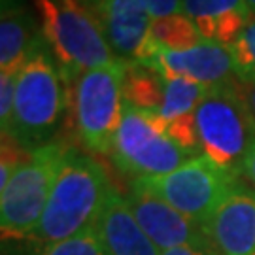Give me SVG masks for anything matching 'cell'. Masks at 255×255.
I'll return each mask as SVG.
<instances>
[{"label":"cell","mask_w":255,"mask_h":255,"mask_svg":"<svg viewBox=\"0 0 255 255\" xmlns=\"http://www.w3.org/2000/svg\"><path fill=\"white\" fill-rule=\"evenodd\" d=\"M144 66L153 68L164 78L178 76L208 89L238 82L231 49L208 40L185 51H172L153 42L151 57Z\"/></svg>","instance_id":"obj_12"},{"label":"cell","mask_w":255,"mask_h":255,"mask_svg":"<svg viewBox=\"0 0 255 255\" xmlns=\"http://www.w3.org/2000/svg\"><path fill=\"white\" fill-rule=\"evenodd\" d=\"M68 106L70 85L40 36L19 70L9 127L2 134L13 138L27 151L44 147L57 140Z\"/></svg>","instance_id":"obj_1"},{"label":"cell","mask_w":255,"mask_h":255,"mask_svg":"<svg viewBox=\"0 0 255 255\" xmlns=\"http://www.w3.org/2000/svg\"><path fill=\"white\" fill-rule=\"evenodd\" d=\"M237 180L238 178L221 170L206 157L197 155L174 172L140 178L138 182L202 227L221 197Z\"/></svg>","instance_id":"obj_8"},{"label":"cell","mask_w":255,"mask_h":255,"mask_svg":"<svg viewBox=\"0 0 255 255\" xmlns=\"http://www.w3.org/2000/svg\"><path fill=\"white\" fill-rule=\"evenodd\" d=\"M242 83V91L246 95L248 102H250V106L254 110L255 114V82H240Z\"/></svg>","instance_id":"obj_26"},{"label":"cell","mask_w":255,"mask_h":255,"mask_svg":"<svg viewBox=\"0 0 255 255\" xmlns=\"http://www.w3.org/2000/svg\"><path fill=\"white\" fill-rule=\"evenodd\" d=\"M2 155H0V189H4L8 182L13 178V174L28 161L32 151H27L21 147L8 134H2Z\"/></svg>","instance_id":"obj_21"},{"label":"cell","mask_w":255,"mask_h":255,"mask_svg":"<svg viewBox=\"0 0 255 255\" xmlns=\"http://www.w3.org/2000/svg\"><path fill=\"white\" fill-rule=\"evenodd\" d=\"M182 13L197 25L204 40L227 47L237 42L254 17L246 0H183Z\"/></svg>","instance_id":"obj_15"},{"label":"cell","mask_w":255,"mask_h":255,"mask_svg":"<svg viewBox=\"0 0 255 255\" xmlns=\"http://www.w3.org/2000/svg\"><path fill=\"white\" fill-rule=\"evenodd\" d=\"M164 99V76L144 64H130L123 78L125 106L142 112H159Z\"/></svg>","instance_id":"obj_17"},{"label":"cell","mask_w":255,"mask_h":255,"mask_svg":"<svg viewBox=\"0 0 255 255\" xmlns=\"http://www.w3.org/2000/svg\"><path fill=\"white\" fill-rule=\"evenodd\" d=\"M110 155L123 172L134 176L132 180L164 176L197 157L166 134L159 112H142L128 106H125Z\"/></svg>","instance_id":"obj_7"},{"label":"cell","mask_w":255,"mask_h":255,"mask_svg":"<svg viewBox=\"0 0 255 255\" xmlns=\"http://www.w3.org/2000/svg\"><path fill=\"white\" fill-rule=\"evenodd\" d=\"M246 4H248V8H250V13L255 17V0H246Z\"/></svg>","instance_id":"obj_28"},{"label":"cell","mask_w":255,"mask_h":255,"mask_svg":"<svg viewBox=\"0 0 255 255\" xmlns=\"http://www.w3.org/2000/svg\"><path fill=\"white\" fill-rule=\"evenodd\" d=\"M68 147L57 138L34 149L8 185L0 189V231L4 240H30L36 233Z\"/></svg>","instance_id":"obj_6"},{"label":"cell","mask_w":255,"mask_h":255,"mask_svg":"<svg viewBox=\"0 0 255 255\" xmlns=\"http://www.w3.org/2000/svg\"><path fill=\"white\" fill-rule=\"evenodd\" d=\"M151 38L155 44L172 51H185L206 42L197 25L185 13H176L153 21Z\"/></svg>","instance_id":"obj_18"},{"label":"cell","mask_w":255,"mask_h":255,"mask_svg":"<svg viewBox=\"0 0 255 255\" xmlns=\"http://www.w3.org/2000/svg\"><path fill=\"white\" fill-rule=\"evenodd\" d=\"M182 2L183 0H140V4L147 9L153 21L182 13Z\"/></svg>","instance_id":"obj_23"},{"label":"cell","mask_w":255,"mask_h":255,"mask_svg":"<svg viewBox=\"0 0 255 255\" xmlns=\"http://www.w3.org/2000/svg\"><path fill=\"white\" fill-rule=\"evenodd\" d=\"M128 64L116 63L83 72L70 85L74 132L91 153L110 155L123 121V78Z\"/></svg>","instance_id":"obj_5"},{"label":"cell","mask_w":255,"mask_h":255,"mask_svg":"<svg viewBox=\"0 0 255 255\" xmlns=\"http://www.w3.org/2000/svg\"><path fill=\"white\" fill-rule=\"evenodd\" d=\"M95 229L106 255H161L116 187L110 191Z\"/></svg>","instance_id":"obj_13"},{"label":"cell","mask_w":255,"mask_h":255,"mask_svg":"<svg viewBox=\"0 0 255 255\" xmlns=\"http://www.w3.org/2000/svg\"><path fill=\"white\" fill-rule=\"evenodd\" d=\"M112 189L114 185L102 164L70 146L61 161L46 212L30 240L51 244L95 227Z\"/></svg>","instance_id":"obj_2"},{"label":"cell","mask_w":255,"mask_h":255,"mask_svg":"<svg viewBox=\"0 0 255 255\" xmlns=\"http://www.w3.org/2000/svg\"><path fill=\"white\" fill-rule=\"evenodd\" d=\"M161 255H221L210 242L201 246H178L161 252Z\"/></svg>","instance_id":"obj_24"},{"label":"cell","mask_w":255,"mask_h":255,"mask_svg":"<svg viewBox=\"0 0 255 255\" xmlns=\"http://www.w3.org/2000/svg\"><path fill=\"white\" fill-rule=\"evenodd\" d=\"M195 119L202 157L231 176L242 178V166L255 142V114L240 80L208 89Z\"/></svg>","instance_id":"obj_3"},{"label":"cell","mask_w":255,"mask_h":255,"mask_svg":"<svg viewBox=\"0 0 255 255\" xmlns=\"http://www.w3.org/2000/svg\"><path fill=\"white\" fill-rule=\"evenodd\" d=\"M21 68L13 70H2L0 72V127L2 132H6L9 127V119L13 112V101H15V83Z\"/></svg>","instance_id":"obj_22"},{"label":"cell","mask_w":255,"mask_h":255,"mask_svg":"<svg viewBox=\"0 0 255 255\" xmlns=\"http://www.w3.org/2000/svg\"><path fill=\"white\" fill-rule=\"evenodd\" d=\"M28 255H106L95 227L51 244H36Z\"/></svg>","instance_id":"obj_19"},{"label":"cell","mask_w":255,"mask_h":255,"mask_svg":"<svg viewBox=\"0 0 255 255\" xmlns=\"http://www.w3.org/2000/svg\"><path fill=\"white\" fill-rule=\"evenodd\" d=\"M89 13L118 61L128 66L147 63L153 49V19L140 0H106Z\"/></svg>","instance_id":"obj_9"},{"label":"cell","mask_w":255,"mask_h":255,"mask_svg":"<svg viewBox=\"0 0 255 255\" xmlns=\"http://www.w3.org/2000/svg\"><path fill=\"white\" fill-rule=\"evenodd\" d=\"M242 178L255 191V142L252 144V149H250L246 161H244V166H242Z\"/></svg>","instance_id":"obj_25"},{"label":"cell","mask_w":255,"mask_h":255,"mask_svg":"<svg viewBox=\"0 0 255 255\" xmlns=\"http://www.w3.org/2000/svg\"><path fill=\"white\" fill-rule=\"evenodd\" d=\"M208 87L185 78L168 76L164 78V99L159 108V116L166 125V134L180 147L201 155L197 136V108Z\"/></svg>","instance_id":"obj_14"},{"label":"cell","mask_w":255,"mask_h":255,"mask_svg":"<svg viewBox=\"0 0 255 255\" xmlns=\"http://www.w3.org/2000/svg\"><path fill=\"white\" fill-rule=\"evenodd\" d=\"M78 2H80L87 11H91V9H95L97 6H101L102 2H106V0H78Z\"/></svg>","instance_id":"obj_27"},{"label":"cell","mask_w":255,"mask_h":255,"mask_svg":"<svg viewBox=\"0 0 255 255\" xmlns=\"http://www.w3.org/2000/svg\"><path fill=\"white\" fill-rule=\"evenodd\" d=\"M202 231L221 255H255V191L240 178L221 197Z\"/></svg>","instance_id":"obj_10"},{"label":"cell","mask_w":255,"mask_h":255,"mask_svg":"<svg viewBox=\"0 0 255 255\" xmlns=\"http://www.w3.org/2000/svg\"><path fill=\"white\" fill-rule=\"evenodd\" d=\"M47 47L68 85L83 72L121 63L110 51L93 15L78 0H34Z\"/></svg>","instance_id":"obj_4"},{"label":"cell","mask_w":255,"mask_h":255,"mask_svg":"<svg viewBox=\"0 0 255 255\" xmlns=\"http://www.w3.org/2000/svg\"><path fill=\"white\" fill-rule=\"evenodd\" d=\"M42 36L36 17L23 0H2L0 11V72L21 68Z\"/></svg>","instance_id":"obj_16"},{"label":"cell","mask_w":255,"mask_h":255,"mask_svg":"<svg viewBox=\"0 0 255 255\" xmlns=\"http://www.w3.org/2000/svg\"><path fill=\"white\" fill-rule=\"evenodd\" d=\"M138 225L161 252L178 246H201L210 242L201 225L163 201L146 185L132 180L125 197Z\"/></svg>","instance_id":"obj_11"},{"label":"cell","mask_w":255,"mask_h":255,"mask_svg":"<svg viewBox=\"0 0 255 255\" xmlns=\"http://www.w3.org/2000/svg\"><path fill=\"white\" fill-rule=\"evenodd\" d=\"M240 82H255V17L250 19L238 40L229 47Z\"/></svg>","instance_id":"obj_20"}]
</instances>
